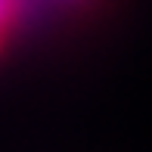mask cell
<instances>
[{"label":"cell","instance_id":"cell-1","mask_svg":"<svg viewBox=\"0 0 152 152\" xmlns=\"http://www.w3.org/2000/svg\"><path fill=\"white\" fill-rule=\"evenodd\" d=\"M19 3H22V0H0V44H3L6 31L12 28V22H16V16H19Z\"/></svg>","mask_w":152,"mask_h":152}]
</instances>
